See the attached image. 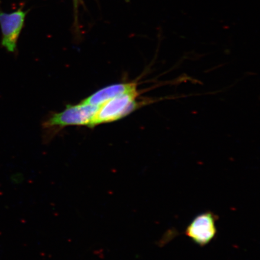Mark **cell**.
<instances>
[{
  "instance_id": "8992f818",
  "label": "cell",
  "mask_w": 260,
  "mask_h": 260,
  "mask_svg": "<svg viewBox=\"0 0 260 260\" xmlns=\"http://www.w3.org/2000/svg\"><path fill=\"white\" fill-rule=\"evenodd\" d=\"M74 1H76V0H74Z\"/></svg>"
},
{
  "instance_id": "5b68a950",
  "label": "cell",
  "mask_w": 260,
  "mask_h": 260,
  "mask_svg": "<svg viewBox=\"0 0 260 260\" xmlns=\"http://www.w3.org/2000/svg\"><path fill=\"white\" fill-rule=\"evenodd\" d=\"M136 89H138V84L136 82L113 84L97 90L82 102L87 105L100 107L114 98Z\"/></svg>"
},
{
  "instance_id": "7a4b0ae2",
  "label": "cell",
  "mask_w": 260,
  "mask_h": 260,
  "mask_svg": "<svg viewBox=\"0 0 260 260\" xmlns=\"http://www.w3.org/2000/svg\"><path fill=\"white\" fill-rule=\"evenodd\" d=\"M99 107L81 102L77 105H68L63 111L54 114L45 122L50 127H64L67 126H89Z\"/></svg>"
},
{
  "instance_id": "6da1fadb",
  "label": "cell",
  "mask_w": 260,
  "mask_h": 260,
  "mask_svg": "<svg viewBox=\"0 0 260 260\" xmlns=\"http://www.w3.org/2000/svg\"><path fill=\"white\" fill-rule=\"evenodd\" d=\"M138 89L114 98L99 107L89 127L118 121L135 111L142 105Z\"/></svg>"
},
{
  "instance_id": "277c9868",
  "label": "cell",
  "mask_w": 260,
  "mask_h": 260,
  "mask_svg": "<svg viewBox=\"0 0 260 260\" xmlns=\"http://www.w3.org/2000/svg\"><path fill=\"white\" fill-rule=\"evenodd\" d=\"M26 12L21 9L6 14L0 12V27L2 32V44L11 53L16 50L17 42L25 21Z\"/></svg>"
},
{
  "instance_id": "3957f363",
  "label": "cell",
  "mask_w": 260,
  "mask_h": 260,
  "mask_svg": "<svg viewBox=\"0 0 260 260\" xmlns=\"http://www.w3.org/2000/svg\"><path fill=\"white\" fill-rule=\"evenodd\" d=\"M216 219L215 214L211 211L199 214L187 226L186 236L198 245H207L216 236Z\"/></svg>"
}]
</instances>
